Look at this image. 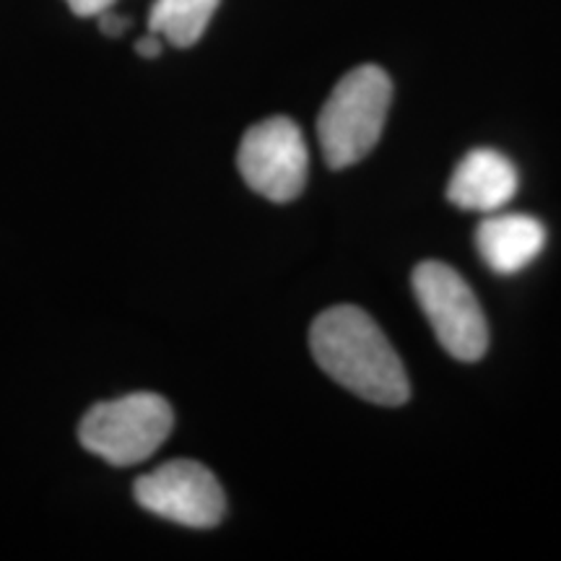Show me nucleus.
Segmentation results:
<instances>
[{
  "instance_id": "obj_1",
  "label": "nucleus",
  "mask_w": 561,
  "mask_h": 561,
  "mask_svg": "<svg viewBox=\"0 0 561 561\" xmlns=\"http://www.w3.org/2000/svg\"><path fill=\"white\" fill-rule=\"evenodd\" d=\"M314 362L335 382L377 405H403L411 382L401 356L375 320L359 307H331L312 322Z\"/></svg>"
},
{
  "instance_id": "obj_2",
  "label": "nucleus",
  "mask_w": 561,
  "mask_h": 561,
  "mask_svg": "<svg viewBox=\"0 0 561 561\" xmlns=\"http://www.w3.org/2000/svg\"><path fill=\"white\" fill-rule=\"evenodd\" d=\"M392 102V81L380 66L348 70L322 104L318 138L333 170L362 161L382 136Z\"/></svg>"
},
{
  "instance_id": "obj_3",
  "label": "nucleus",
  "mask_w": 561,
  "mask_h": 561,
  "mask_svg": "<svg viewBox=\"0 0 561 561\" xmlns=\"http://www.w3.org/2000/svg\"><path fill=\"white\" fill-rule=\"evenodd\" d=\"M172 405L157 392H130L94 405L79 426V439L89 453L110 466L125 468L149 460L172 434Z\"/></svg>"
},
{
  "instance_id": "obj_4",
  "label": "nucleus",
  "mask_w": 561,
  "mask_h": 561,
  "mask_svg": "<svg viewBox=\"0 0 561 561\" xmlns=\"http://www.w3.org/2000/svg\"><path fill=\"white\" fill-rule=\"evenodd\" d=\"M413 291L442 348L458 362H479L489 348V328L468 280L447 263L426 261L413 271Z\"/></svg>"
},
{
  "instance_id": "obj_5",
  "label": "nucleus",
  "mask_w": 561,
  "mask_h": 561,
  "mask_svg": "<svg viewBox=\"0 0 561 561\" xmlns=\"http://www.w3.org/2000/svg\"><path fill=\"white\" fill-rule=\"evenodd\" d=\"M237 167L255 193L273 203H289L305 191L310 151L299 125L276 115L244 133Z\"/></svg>"
},
{
  "instance_id": "obj_6",
  "label": "nucleus",
  "mask_w": 561,
  "mask_h": 561,
  "mask_svg": "<svg viewBox=\"0 0 561 561\" xmlns=\"http://www.w3.org/2000/svg\"><path fill=\"white\" fill-rule=\"evenodd\" d=\"M136 502L151 515L206 530L224 520L227 496L219 479L195 460H172L140 476L133 486Z\"/></svg>"
},
{
  "instance_id": "obj_7",
  "label": "nucleus",
  "mask_w": 561,
  "mask_h": 561,
  "mask_svg": "<svg viewBox=\"0 0 561 561\" xmlns=\"http://www.w3.org/2000/svg\"><path fill=\"white\" fill-rule=\"evenodd\" d=\"M517 178L515 164L494 149H476L460 159L455 167L450 185H447V198L458 208L466 210H500L515 198Z\"/></svg>"
},
{
  "instance_id": "obj_8",
  "label": "nucleus",
  "mask_w": 561,
  "mask_h": 561,
  "mask_svg": "<svg viewBox=\"0 0 561 561\" xmlns=\"http://www.w3.org/2000/svg\"><path fill=\"white\" fill-rule=\"evenodd\" d=\"M476 244L483 263L500 276H512L536 261L546 248V227L533 216L504 214L481 221Z\"/></svg>"
},
{
  "instance_id": "obj_9",
  "label": "nucleus",
  "mask_w": 561,
  "mask_h": 561,
  "mask_svg": "<svg viewBox=\"0 0 561 561\" xmlns=\"http://www.w3.org/2000/svg\"><path fill=\"white\" fill-rule=\"evenodd\" d=\"M221 0H157L149 13V32L174 47H193L206 34Z\"/></svg>"
},
{
  "instance_id": "obj_10",
  "label": "nucleus",
  "mask_w": 561,
  "mask_h": 561,
  "mask_svg": "<svg viewBox=\"0 0 561 561\" xmlns=\"http://www.w3.org/2000/svg\"><path fill=\"white\" fill-rule=\"evenodd\" d=\"M68 5L76 16H100L115 5V0H68Z\"/></svg>"
},
{
  "instance_id": "obj_11",
  "label": "nucleus",
  "mask_w": 561,
  "mask_h": 561,
  "mask_svg": "<svg viewBox=\"0 0 561 561\" xmlns=\"http://www.w3.org/2000/svg\"><path fill=\"white\" fill-rule=\"evenodd\" d=\"M128 26H130V21L112 9L100 13V30H102V34H107V37H121Z\"/></svg>"
},
{
  "instance_id": "obj_12",
  "label": "nucleus",
  "mask_w": 561,
  "mask_h": 561,
  "mask_svg": "<svg viewBox=\"0 0 561 561\" xmlns=\"http://www.w3.org/2000/svg\"><path fill=\"white\" fill-rule=\"evenodd\" d=\"M161 39L159 34H153V32H149L146 34V37H140L138 42H136V53L140 55V58H159L161 55Z\"/></svg>"
}]
</instances>
